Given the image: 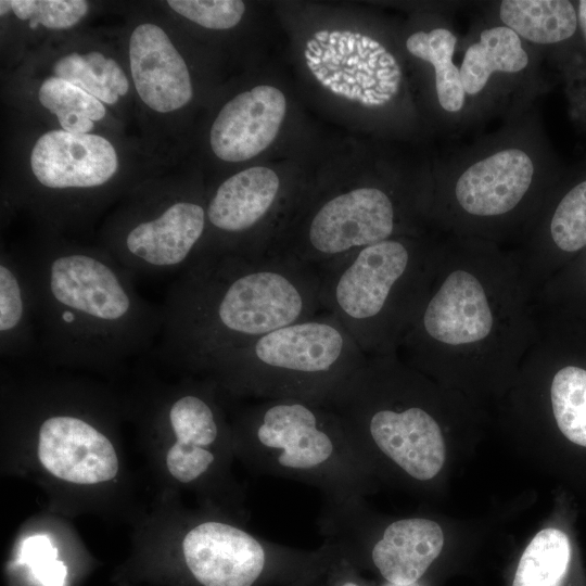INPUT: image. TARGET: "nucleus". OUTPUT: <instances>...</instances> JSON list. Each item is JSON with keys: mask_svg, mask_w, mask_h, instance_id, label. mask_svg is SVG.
<instances>
[{"mask_svg": "<svg viewBox=\"0 0 586 586\" xmlns=\"http://www.w3.org/2000/svg\"><path fill=\"white\" fill-rule=\"evenodd\" d=\"M207 234L206 206L178 191L139 194L113 216L102 247L136 275L182 271L201 254Z\"/></svg>", "mask_w": 586, "mask_h": 586, "instance_id": "10", "label": "nucleus"}, {"mask_svg": "<svg viewBox=\"0 0 586 586\" xmlns=\"http://www.w3.org/2000/svg\"><path fill=\"white\" fill-rule=\"evenodd\" d=\"M157 355L198 373L215 356L322 309L318 268L271 254L202 256L171 283Z\"/></svg>", "mask_w": 586, "mask_h": 586, "instance_id": "3", "label": "nucleus"}, {"mask_svg": "<svg viewBox=\"0 0 586 586\" xmlns=\"http://www.w3.org/2000/svg\"><path fill=\"white\" fill-rule=\"evenodd\" d=\"M283 93L259 85L229 100L209 133L214 154L225 162H243L264 151L277 137L285 115Z\"/></svg>", "mask_w": 586, "mask_h": 586, "instance_id": "18", "label": "nucleus"}, {"mask_svg": "<svg viewBox=\"0 0 586 586\" xmlns=\"http://www.w3.org/2000/svg\"><path fill=\"white\" fill-rule=\"evenodd\" d=\"M586 249V179L570 188L535 229L532 245L520 262L531 277L549 252L570 256ZM532 283V282H531Z\"/></svg>", "mask_w": 586, "mask_h": 586, "instance_id": "20", "label": "nucleus"}, {"mask_svg": "<svg viewBox=\"0 0 586 586\" xmlns=\"http://www.w3.org/2000/svg\"><path fill=\"white\" fill-rule=\"evenodd\" d=\"M50 76L69 81L109 105L116 104L130 89L120 64L101 50L65 52L54 60Z\"/></svg>", "mask_w": 586, "mask_h": 586, "instance_id": "23", "label": "nucleus"}, {"mask_svg": "<svg viewBox=\"0 0 586 586\" xmlns=\"http://www.w3.org/2000/svg\"><path fill=\"white\" fill-rule=\"evenodd\" d=\"M38 351L36 298L22 252L1 251L0 355L21 358Z\"/></svg>", "mask_w": 586, "mask_h": 586, "instance_id": "19", "label": "nucleus"}, {"mask_svg": "<svg viewBox=\"0 0 586 586\" xmlns=\"http://www.w3.org/2000/svg\"><path fill=\"white\" fill-rule=\"evenodd\" d=\"M457 240L440 246L430 288L398 352L421 370L521 360L540 333L536 289L519 256L491 241Z\"/></svg>", "mask_w": 586, "mask_h": 586, "instance_id": "1", "label": "nucleus"}, {"mask_svg": "<svg viewBox=\"0 0 586 586\" xmlns=\"http://www.w3.org/2000/svg\"><path fill=\"white\" fill-rule=\"evenodd\" d=\"M129 72L141 102L152 112L170 114L193 97L188 65L163 27L142 22L128 39Z\"/></svg>", "mask_w": 586, "mask_h": 586, "instance_id": "17", "label": "nucleus"}, {"mask_svg": "<svg viewBox=\"0 0 586 586\" xmlns=\"http://www.w3.org/2000/svg\"><path fill=\"white\" fill-rule=\"evenodd\" d=\"M324 562L320 576L324 586H367L360 572L330 543L323 542Z\"/></svg>", "mask_w": 586, "mask_h": 586, "instance_id": "30", "label": "nucleus"}, {"mask_svg": "<svg viewBox=\"0 0 586 586\" xmlns=\"http://www.w3.org/2000/svg\"><path fill=\"white\" fill-rule=\"evenodd\" d=\"M29 166L35 188L18 200L55 233L87 222L104 205L119 158L103 136L53 129L34 143Z\"/></svg>", "mask_w": 586, "mask_h": 586, "instance_id": "9", "label": "nucleus"}, {"mask_svg": "<svg viewBox=\"0 0 586 586\" xmlns=\"http://www.w3.org/2000/svg\"><path fill=\"white\" fill-rule=\"evenodd\" d=\"M391 586H394V585H391Z\"/></svg>", "mask_w": 586, "mask_h": 586, "instance_id": "33", "label": "nucleus"}, {"mask_svg": "<svg viewBox=\"0 0 586 586\" xmlns=\"http://www.w3.org/2000/svg\"><path fill=\"white\" fill-rule=\"evenodd\" d=\"M576 13L577 25L581 28L583 37L586 41V0L578 1Z\"/></svg>", "mask_w": 586, "mask_h": 586, "instance_id": "31", "label": "nucleus"}, {"mask_svg": "<svg viewBox=\"0 0 586 586\" xmlns=\"http://www.w3.org/2000/svg\"><path fill=\"white\" fill-rule=\"evenodd\" d=\"M457 42L456 35L445 27L419 30L406 40V48L411 55L432 65L438 104L453 114L463 109L467 95L459 68L453 61Z\"/></svg>", "mask_w": 586, "mask_h": 586, "instance_id": "25", "label": "nucleus"}, {"mask_svg": "<svg viewBox=\"0 0 586 586\" xmlns=\"http://www.w3.org/2000/svg\"><path fill=\"white\" fill-rule=\"evenodd\" d=\"M10 388V398L35 418L37 455L51 475L67 483L93 485L113 480L118 472L115 447L84 407L82 388L36 383Z\"/></svg>", "mask_w": 586, "mask_h": 586, "instance_id": "11", "label": "nucleus"}, {"mask_svg": "<svg viewBox=\"0 0 586 586\" xmlns=\"http://www.w3.org/2000/svg\"><path fill=\"white\" fill-rule=\"evenodd\" d=\"M366 359L339 319L323 310L219 354L198 373L232 396L321 402Z\"/></svg>", "mask_w": 586, "mask_h": 586, "instance_id": "7", "label": "nucleus"}, {"mask_svg": "<svg viewBox=\"0 0 586 586\" xmlns=\"http://www.w3.org/2000/svg\"><path fill=\"white\" fill-rule=\"evenodd\" d=\"M440 246L394 237L318 267L320 304L367 357L397 354L434 276Z\"/></svg>", "mask_w": 586, "mask_h": 586, "instance_id": "5", "label": "nucleus"}, {"mask_svg": "<svg viewBox=\"0 0 586 586\" xmlns=\"http://www.w3.org/2000/svg\"><path fill=\"white\" fill-rule=\"evenodd\" d=\"M318 523L324 542L354 566L371 569L394 586H416L444 546L442 527L425 518L395 520L373 535L323 502Z\"/></svg>", "mask_w": 586, "mask_h": 586, "instance_id": "13", "label": "nucleus"}, {"mask_svg": "<svg viewBox=\"0 0 586 586\" xmlns=\"http://www.w3.org/2000/svg\"><path fill=\"white\" fill-rule=\"evenodd\" d=\"M320 572L321 570L316 575L300 579L285 586H324L320 576Z\"/></svg>", "mask_w": 586, "mask_h": 586, "instance_id": "32", "label": "nucleus"}, {"mask_svg": "<svg viewBox=\"0 0 586 586\" xmlns=\"http://www.w3.org/2000/svg\"><path fill=\"white\" fill-rule=\"evenodd\" d=\"M23 254L36 298L38 352L53 365L113 370L161 336L162 305L143 298L135 275L102 246L50 232Z\"/></svg>", "mask_w": 586, "mask_h": 586, "instance_id": "2", "label": "nucleus"}, {"mask_svg": "<svg viewBox=\"0 0 586 586\" xmlns=\"http://www.w3.org/2000/svg\"><path fill=\"white\" fill-rule=\"evenodd\" d=\"M538 156L528 144L506 142L476 154L448 182V226L463 238L488 241L496 228L538 213Z\"/></svg>", "mask_w": 586, "mask_h": 586, "instance_id": "12", "label": "nucleus"}, {"mask_svg": "<svg viewBox=\"0 0 586 586\" xmlns=\"http://www.w3.org/2000/svg\"><path fill=\"white\" fill-rule=\"evenodd\" d=\"M168 7L208 29H229L241 21L245 4L239 0H169Z\"/></svg>", "mask_w": 586, "mask_h": 586, "instance_id": "29", "label": "nucleus"}, {"mask_svg": "<svg viewBox=\"0 0 586 586\" xmlns=\"http://www.w3.org/2000/svg\"><path fill=\"white\" fill-rule=\"evenodd\" d=\"M279 190L278 175L263 166L246 168L225 179L205 205L207 234L199 257L258 256L254 253L252 233L267 219Z\"/></svg>", "mask_w": 586, "mask_h": 586, "instance_id": "16", "label": "nucleus"}, {"mask_svg": "<svg viewBox=\"0 0 586 586\" xmlns=\"http://www.w3.org/2000/svg\"><path fill=\"white\" fill-rule=\"evenodd\" d=\"M10 13L28 27L41 26L64 30L76 26L88 14L90 5L84 0H10Z\"/></svg>", "mask_w": 586, "mask_h": 586, "instance_id": "28", "label": "nucleus"}, {"mask_svg": "<svg viewBox=\"0 0 586 586\" xmlns=\"http://www.w3.org/2000/svg\"><path fill=\"white\" fill-rule=\"evenodd\" d=\"M397 355L367 357L321 402L341 417L370 468L379 457L428 482L444 466L445 442L434 415L420 403L418 370Z\"/></svg>", "mask_w": 586, "mask_h": 586, "instance_id": "6", "label": "nucleus"}, {"mask_svg": "<svg viewBox=\"0 0 586 586\" xmlns=\"http://www.w3.org/2000/svg\"><path fill=\"white\" fill-rule=\"evenodd\" d=\"M324 548L300 550L260 538L219 519L183 534L164 578L177 586H285L316 575Z\"/></svg>", "mask_w": 586, "mask_h": 586, "instance_id": "8", "label": "nucleus"}, {"mask_svg": "<svg viewBox=\"0 0 586 586\" xmlns=\"http://www.w3.org/2000/svg\"><path fill=\"white\" fill-rule=\"evenodd\" d=\"M549 392L558 429L566 440L586 448V368L563 365L555 372Z\"/></svg>", "mask_w": 586, "mask_h": 586, "instance_id": "27", "label": "nucleus"}, {"mask_svg": "<svg viewBox=\"0 0 586 586\" xmlns=\"http://www.w3.org/2000/svg\"><path fill=\"white\" fill-rule=\"evenodd\" d=\"M221 392L216 383L186 380L160 404L156 417L174 438L166 454L170 475L181 484L215 483L227 469L230 448H234L229 425L217 402Z\"/></svg>", "mask_w": 586, "mask_h": 586, "instance_id": "14", "label": "nucleus"}, {"mask_svg": "<svg viewBox=\"0 0 586 586\" xmlns=\"http://www.w3.org/2000/svg\"><path fill=\"white\" fill-rule=\"evenodd\" d=\"M499 18L521 39L537 44L564 41L578 27L576 9L568 0H505Z\"/></svg>", "mask_w": 586, "mask_h": 586, "instance_id": "22", "label": "nucleus"}, {"mask_svg": "<svg viewBox=\"0 0 586 586\" xmlns=\"http://www.w3.org/2000/svg\"><path fill=\"white\" fill-rule=\"evenodd\" d=\"M234 449L256 472L320 491L323 502L361 499L371 468L341 417L326 403L264 399L232 424Z\"/></svg>", "mask_w": 586, "mask_h": 586, "instance_id": "4", "label": "nucleus"}, {"mask_svg": "<svg viewBox=\"0 0 586 586\" xmlns=\"http://www.w3.org/2000/svg\"><path fill=\"white\" fill-rule=\"evenodd\" d=\"M40 105L55 116L61 129L72 133H90L94 124L104 119L103 102L78 86L48 76L38 87Z\"/></svg>", "mask_w": 586, "mask_h": 586, "instance_id": "26", "label": "nucleus"}, {"mask_svg": "<svg viewBox=\"0 0 586 586\" xmlns=\"http://www.w3.org/2000/svg\"><path fill=\"white\" fill-rule=\"evenodd\" d=\"M574 575V551L560 528L538 532L523 551L512 586H568Z\"/></svg>", "mask_w": 586, "mask_h": 586, "instance_id": "24", "label": "nucleus"}, {"mask_svg": "<svg viewBox=\"0 0 586 586\" xmlns=\"http://www.w3.org/2000/svg\"><path fill=\"white\" fill-rule=\"evenodd\" d=\"M398 229L393 198L379 187L364 186L326 200L308 218L302 235L268 254L318 268L397 237Z\"/></svg>", "mask_w": 586, "mask_h": 586, "instance_id": "15", "label": "nucleus"}, {"mask_svg": "<svg viewBox=\"0 0 586 586\" xmlns=\"http://www.w3.org/2000/svg\"><path fill=\"white\" fill-rule=\"evenodd\" d=\"M530 64L522 39L505 25L483 29L464 52L459 72L466 94L476 95L496 73L517 74Z\"/></svg>", "mask_w": 586, "mask_h": 586, "instance_id": "21", "label": "nucleus"}]
</instances>
